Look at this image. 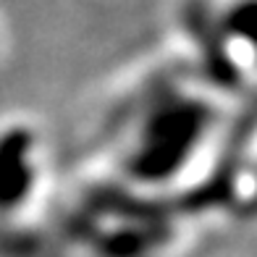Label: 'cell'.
<instances>
[{
    "instance_id": "3957f363",
    "label": "cell",
    "mask_w": 257,
    "mask_h": 257,
    "mask_svg": "<svg viewBox=\"0 0 257 257\" xmlns=\"http://www.w3.org/2000/svg\"><path fill=\"white\" fill-rule=\"evenodd\" d=\"M189 58L228 95H257V0H194Z\"/></svg>"
},
{
    "instance_id": "7a4b0ae2",
    "label": "cell",
    "mask_w": 257,
    "mask_h": 257,
    "mask_svg": "<svg viewBox=\"0 0 257 257\" xmlns=\"http://www.w3.org/2000/svg\"><path fill=\"white\" fill-rule=\"evenodd\" d=\"M53 145L29 115L0 121V244L34 231L53 205Z\"/></svg>"
},
{
    "instance_id": "6da1fadb",
    "label": "cell",
    "mask_w": 257,
    "mask_h": 257,
    "mask_svg": "<svg viewBox=\"0 0 257 257\" xmlns=\"http://www.w3.org/2000/svg\"><path fill=\"white\" fill-rule=\"evenodd\" d=\"M228 100L192 58L147 66L102 113L105 179L200 218V197L233 126Z\"/></svg>"
},
{
    "instance_id": "277c9868",
    "label": "cell",
    "mask_w": 257,
    "mask_h": 257,
    "mask_svg": "<svg viewBox=\"0 0 257 257\" xmlns=\"http://www.w3.org/2000/svg\"><path fill=\"white\" fill-rule=\"evenodd\" d=\"M6 48V24H3V16H0V55H3Z\"/></svg>"
}]
</instances>
